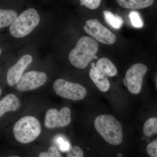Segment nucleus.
<instances>
[{
	"label": "nucleus",
	"mask_w": 157,
	"mask_h": 157,
	"mask_svg": "<svg viewBox=\"0 0 157 157\" xmlns=\"http://www.w3.org/2000/svg\"><path fill=\"white\" fill-rule=\"evenodd\" d=\"M95 66H96L95 64L94 63H92V64H91L92 67H95Z\"/></svg>",
	"instance_id": "5701e85b"
},
{
	"label": "nucleus",
	"mask_w": 157,
	"mask_h": 157,
	"mask_svg": "<svg viewBox=\"0 0 157 157\" xmlns=\"http://www.w3.org/2000/svg\"><path fill=\"white\" fill-rule=\"evenodd\" d=\"M55 141L62 151H67L71 147L67 140L62 135H57L55 138Z\"/></svg>",
	"instance_id": "a211bd4d"
},
{
	"label": "nucleus",
	"mask_w": 157,
	"mask_h": 157,
	"mask_svg": "<svg viewBox=\"0 0 157 157\" xmlns=\"http://www.w3.org/2000/svg\"><path fill=\"white\" fill-rule=\"evenodd\" d=\"M1 52H2V50H1V49L0 48V55H1Z\"/></svg>",
	"instance_id": "a878e982"
},
{
	"label": "nucleus",
	"mask_w": 157,
	"mask_h": 157,
	"mask_svg": "<svg viewBox=\"0 0 157 157\" xmlns=\"http://www.w3.org/2000/svg\"><path fill=\"white\" fill-rule=\"evenodd\" d=\"M17 16V12L14 10L0 8V29L11 25Z\"/></svg>",
	"instance_id": "4468645a"
},
{
	"label": "nucleus",
	"mask_w": 157,
	"mask_h": 157,
	"mask_svg": "<svg viewBox=\"0 0 157 157\" xmlns=\"http://www.w3.org/2000/svg\"><path fill=\"white\" fill-rule=\"evenodd\" d=\"M84 154L81 147L78 146L71 147L67 151V157H83Z\"/></svg>",
	"instance_id": "aec40b11"
},
{
	"label": "nucleus",
	"mask_w": 157,
	"mask_h": 157,
	"mask_svg": "<svg viewBox=\"0 0 157 157\" xmlns=\"http://www.w3.org/2000/svg\"><path fill=\"white\" fill-rule=\"evenodd\" d=\"M33 60L30 55H25L15 64L9 68L7 73V81L9 86H14L19 82L26 68Z\"/></svg>",
	"instance_id": "9b49d317"
},
{
	"label": "nucleus",
	"mask_w": 157,
	"mask_h": 157,
	"mask_svg": "<svg viewBox=\"0 0 157 157\" xmlns=\"http://www.w3.org/2000/svg\"><path fill=\"white\" fill-rule=\"evenodd\" d=\"M94 127L103 139L109 144L117 146L122 142V127L120 123L112 115L99 116L95 120Z\"/></svg>",
	"instance_id": "f03ea898"
},
{
	"label": "nucleus",
	"mask_w": 157,
	"mask_h": 157,
	"mask_svg": "<svg viewBox=\"0 0 157 157\" xmlns=\"http://www.w3.org/2000/svg\"><path fill=\"white\" fill-rule=\"evenodd\" d=\"M146 152L149 157H157V139L147 144Z\"/></svg>",
	"instance_id": "4be33fe9"
},
{
	"label": "nucleus",
	"mask_w": 157,
	"mask_h": 157,
	"mask_svg": "<svg viewBox=\"0 0 157 157\" xmlns=\"http://www.w3.org/2000/svg\"><path fill=\"white\" fill-rule=\"evenodd\" d=\"M80 5L91 10L98 9L101 5V0H80Z\"/></svg>",
	"instance_id": "412c9836"
},
{
	"label": "nucleus",
	"mask_w": 157,
	"mask_h": 157,
	"mask_svg": "<svg viewBox=\"0 0 157 157\" xmlns=\"http://www.w3.org/2000/svg\"><path fill=\"white\" fill-rule=\"evenodd\" d=\"M147 70V67L142 63L135 64L127 70L123 83L130 93L137 94L141 92L144 77Z\"/></svg>",
	"instance_id": "0eeeda50"
},
{
	"label": "nucleus",
	"mask_w": 157,
	"mask_h": 157,
	"mask_svg": "<svg viewBox=\"0 0 157 157\" xmlns=\"http://www.w3.org/2000/svg\"><path fill=\"white\" fill-rule=\"evenodd\" d=\"M40 20L39 13L36 9H27L17 16L10 25V33L16 38L25 37L36 28Z\"/></svg>",
	"instance_id": "39448f33"
},
{
	"label": "nucleus",
	"mask_w": 157,
	"mask_h": 157,
	"mask_svg": "<svg viewBox=\"0 0 157 157\" xmlns=\"http://www.w3.org/2000/svg\"><path fill=\"white\" fill-rule=\"evenodd\" d=\"M71 122V110L68 107L62 108L59 111L53 108L48 109L45 114L44 125L48 129L64 128Z\"/></svg>",
	"instance_id": "1a4fd4ad"
},
{
	"label": "nucleus",
	"mask_w": 157,
	"mask_h": 157,
	"mask_svg": "<svg viewBox=\"0 0 157 157\" xmlns=\"http://www.w3.org/2000/svg\"><path fill=\"white\" fill-rule=\"evenodd\" d=\"M47 76L45 73L31 71L23 75L16 84V89L19 91H27L36 89L45 84Z\"/></svg>",
	"instance_id": "9d476101"
},
{
	"label": "nucleus",
	"mask_w": 157,
	"mask_h": 157,
	"mask_svg": "<svg viewBox=\"0 0 157 157\" xmlns=\"http://www.w3.org/2000/svg\"><path fill=\"white\" fill-rule=\"evenodd\" d=\"M39 157H63L61 154L56 147L51 146L48 151L40 153Z\"/></svg>",
	"instance_id": "6ab92c4d"
},
{
	"label": "nucleus",
	"mask_w": 157,
	"mask_h": 157,
	"mask_svg": "<svg viewBox=\"0 0 157 157\" xmlns=\"http://www.w3.org/2000/svg\"><path fill=\"white\" fill-rule=\"evenodd\" d=\"M103 14L106 22L113 28L119 29L122 26L123 20L117 14L107 10L103 11Z\"/></svg>",
	"instance_id": "2eb2a0df"
},
{
	"label": "nucleus",
	"mask_w": 157,
	"mask_h": 157,
	"mask_svg": "<svg viewBox=\"0 0 157 157\" xmlns=\"http://www.w3.org/2000/svg\"><path fill=\"white\" fill-rule=\"evenodd\" d=\"M84 29L97 41L106 45H113L116 40L115 35L102 25L98 19L87 20L84 26Z\"/></svg>",
	"instance_id": "6e6552de"
},
{
	"label": "nucleus",
	"mask_w": 157,
	"mask_h": 157,
	"mask_svg": "<svg viewBox=\"0 0 157 157\" xmlns=\"http://www.w3.org/2000/svg\"><path fill=\"white\" fill-rule=\"evenodd\" d=\"M144 135L146 137H151L157 134V118L151 117L144 123L143 128Z\"/></svg>",
	"instance_id": "dca6fc26"
},
{
	"label": "nucleus",
	"mask_w": 157,
	"mask_h": 157,
	"mask_svg": "<svg viewBox=\"0 0 157 157\" xmlns=\"http://www.w3.org/2000/svg\"><path fill=\"white\" fill-rule=\"evenodd\" d=\"M129 16L133 26L139 29L143 27V21L138 12L136 11H131Z\"/></svg>",
	"instance_id": "f3484780"
},
{
	"label": "nucleus",
	"mask_w": 157,
	"mask_h": 157,
	"mask_svg": "<svg viewBox=\"0 0 157 157\" xmlns=\"http://www.w3.org/2000/svg\"><path fill=\"white\" fill-rule=\"evenodd\" d=\"M42 131L41 124L36 117H24L14 124L13 132L15 139L20 143L28 144L39 137Z\"/></svg>",
	"instance_id": "20e7f679"
},
{
	"label": "nucleus",
	"mask_w": 157,
	"mask_h": 157,
	"mask_svg": "<svg viewBox=\"0 0 157 157\" xmlns=\"http://www.w3.org/2000/svg\"><path fill=\"white\" fill-rule=\"evenodd\" d=\"M117 68L109 59L102 58L97 62L96 66L90 70V78L100 90L107 92L110 88V82L108 76H116Z\"/></svg>",
	"instance_id": "7ed1b4c3"
},
{
	"label": "nucleus",
	"mask_w": 157,
	"mask_h": 157,
	"mask_svg": "<svg viewBox=\"0 0 157 157\" xmlns=\"http://www.w3.org/2000/svg\"><path fill=\"white\" fill-rule=\"evenodd\" d=\"M20 106L18 98L13 94H9L0 101V118L6 113L17 111Z\"/></svg>",
	"instance_id": "f8f14e48"
},
{
	"label": "nucleus",
	"mask_w": 157,
	"mask_h": 157,
	"mask_svg": "<svg viewBox=\"0 0 157 157\" xmlns=\"http://www.w3.org/2000/svg\"><path fill=\"white\" fill-rule=\"evenodd\" d=\"M117 2L123 8L138 10L151 6L154 0H117Z\"/></svg>",
	"instance_id": "ddd939ff"
},
{
	"label": "nucleus",
	"mask_w": 157,
	"mask_h": 157,
	"mask_svg": "<svg viewBox=\"0 0 157 157\" xmlns=\"http://www.w3.org/2000/svg\"><path fill=\"white\" fill-rule=\"evenodd\" d=\"M2 90H1V88H0V97H1V95H2Z\"/></svg>",
	"instance_id": "b1692460"
},
{
	"label": "nucleus",
	"mask_w": 157,
	"mask_h": 157,
	"mask_svg": "<svg viewBox=\"0 0 157 157\" xmlns=\"http://www.w3.org/2000/svg\"><path fill=\"white\" fill-rule=\"evenodd\" d=\"M98 49L99 44L94 39L87 36L81 37L70 51L69 61L75 67L85 69L94 59Z\"/></svg>",
	"instance_id": "f257e3e1"
},
{
	"label": "nucleus",
	"mask_w": 157,
	"mask_h": 157,
	"mask_svg": "<svg viewBox=\"0 0 157 157\" xmlns=\"http://www.w3.org/2000/svg\"><path fill=\"white\" fill-rule=\"evenodd\" d=\"M53 87L54 90L58 95L72 101L82 100L87 94V90L81 85L62 78L56 80Z\"/></svg>",
	"instance_id": "423d86ee"
},
{
	"label": "nucleus",
	"mask_w": 157,
	"mask_h": 157,
	"mask_svg": "<svg viewBox=\"0 0 157 157\" xmlns=\"http://www.w3.org/2000/svg\"><path fill=\"white\" fill-rule=\"evenodd\" d=\"M8 157H20L19 156H9Z\"/></svg>",
	"instance_id": "393cba45"
}]
</instances>
